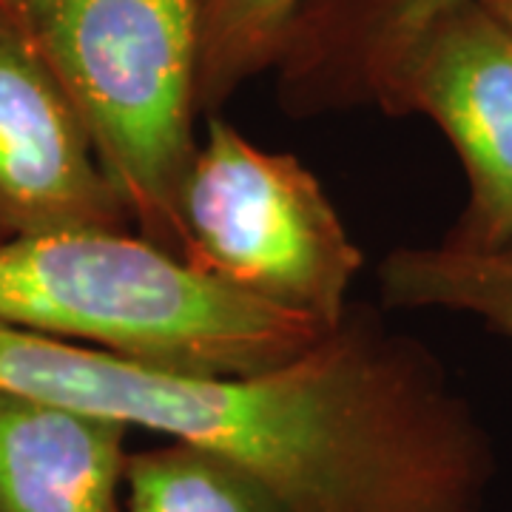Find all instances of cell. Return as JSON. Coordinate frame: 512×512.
<instances>
[{
    "label": "cell",
    "mask_w": 512,
    "mask_h": 512,
    "mask_svg": "<svg viewBox=\"0 0 512 512\" xmlns=\"http://www.w3.org/2000/svg\"><path fill=\"white\" fill-rule=\"evenodd\" d=\"M0 390L220 453L291 512H484L495 478L493 441L439 356L353 305L305 356L239 379L0 325Z\"/></svg>",
    "instance_id": "1"
},
{
    "label": "cell",
    "mask_w": 512,
    "mask_h": 512,
    "mask_svg": "<svg viewBox=\"0 0 512 512\" xmlns=\"http://www.w3.org/2000/svg\"><path fill=\"white\" fill-rule=\"evenodd\" d=\"M0 325L225 379L288 365L333 330L111 228L3 239Z\"/></svg>",
    "instance_id": "2"
},
{
    "label": "cell",
    "mask_w": 512,
    "mask_h": 512,
    "mask_svg": "<svg viewBox=\"0 0 512 512\" xmlns=\"http://www.w3.org/2000/svg\"><path fill=\"white\" fill-rule=\"evenodd\" d=\"M0 15L80 111L131 228L183 259L202 0H0Z\"/></svg>",
    "instance_id": "3"
},
{
    "label": "cell",
    "mask_w": 512,
    "mask_h": 512,
    "mask_svg": "<svg viewBox=\"0 0 512 512\" xmlns=\"http://www.w3.org/2000/svg\"><path fill=\"white\" fill-rule=\"evenodd\" d=\"M183 262L336 328L365 265L328 191L293 154L208 117L183 188Z\"/></svg>",
    "instance_id": "4"
},
{
    "label": "cell",
    "mask_w": 512,
    "mask_h": 512,
    "mask_svg": "<svg viewBox=\"0 0 512 512\" xmlns=\"http://www.w3.org/2000/svg\"><path fill=\"white\" fill-rule=\"evenodd\" d=\"M373 109L421 114L456 148L467 208L444 242L512 248V29L467 0L427 20L379 80Z\"/></svg>",
    "instance_id": "5"
},
{
    "label": "cell",
    "mask_w": 512,
    "mask_h": 512,
    "mask_svg": "<svg viewBox=\"0 0 512 512\" xmlns=\"http://www.w3.org/2000/svg\"><path fill=\"white\" fill-rule=\"evenodd\" d=\"M74 228L134 231L80 111L0 15V242Z\"/></svg>",
    "instance_id": "6"
},
{
    "label": "cell",
    "mask_w": 512,
    "mask_h": 512,
    "mask_svg": "<svg viewBox=\"0 0 512 512\" xmlns=\"http://www.w3.org/2000/svg\"><path fill=\"white\" fill-rule=\"evenodd\" d=\"M131 427L0 390V512H123Z\"/></svg>",
    "instance_id": "7"
},
{
    "label": "cell",
    "mask_w": 512,
    "mask_h": 512,
    "mask_svg": "<svg viewBox=\"0 0 512 512\" xmlns=\"http://www.w3.org/2000/svg\"><path fill=\"white\" fill-rule=\"evenodd\" d=\"M467 0H316L276 63L296 117L370 106L390 63L427 20Z\"/></svg>",
    "instance_id": "8"
},
{
    "label": "cell",
    "mask_w": 512,
    "mask_h": 512,
    "mask_svg": "<svg viewBox=\"0 0 512 512\" xmlns=\"http://www.w3.org/2000/svg\"><path fill=\"white\" fill-rule=\"evenodd\" d=\"M376 276L387 308L470 313L512 339V248L404 245L384 256Z\"/></svg>",
    "instance_id": "9"
},
{
    "label": "cell",
    "mask_w": 512,
    "mask_h": 512,
    "mask_svg": "<svg viewBox=\"0 0 512 512\" xmlns=\"http://www.w3.org/2000/svg\"><path fill=\"white\" fill-rule=\"evenodd\" d=\"M123 512H291L251 470L231 458L165 441L131 453Z\"/></svg>",
    "instance_id": "10"
},
{
    "label": "cell",
    "mask_w": 512,
    "mask_h": 512,
    "mask_svg": "<svg viewBox=\"0 0 512 512\" xmlns=\"http://www.w3.org/2000/svg\"><path fill=\"white\" fill-rule=\"evenodd\" d=\"M316 0H202L197 106L217 114L231 97L276 69L293 26Z\"/></svg>",
    "instance_id": "11"
},
{
    "label": "cell",
    "mask_w": 512,
    "mask_h": 512,
    "mask_svg": "<svg viewBox=\"0 0 512 512\" xmlns=\"http://www.w3.org/2000/svg\"><path fill=\"white\" fill-rule=\"evenodd\" d=\"M495 18H501L512 29V0H481Z\"/></svg>",
    "instance_id": "12"
}]
</instances>
